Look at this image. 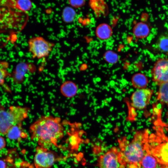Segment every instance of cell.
Instances as JSON below:
<instances>
[{
    "label": "cell",
    "instance_id": "cell-12",
    "mask_svg": "<svg viewBox=\"0 0 168 168\" xmlns=\"http://www.w3.org/2000/svg\"><path fill=\"white\" fill-rule=\"evenodd\" d=\"M7 5L23 12H27L31 8L32 4L29 0H18L7 1Z\"/></svg>",
    "mask_w": 168,
    "mask_h": 168
},
{
    "label": "cell",
    "instance_id": "cell-20",
    "mask_svg": "<svg viewBox=\"0 0 168 168\" xmlns=\"http://www.w3.org/2000/svg\"><path fill=\"white\" fill-rule=\"evenodd\" d=\"M156 46L161 52L168 54V35H161L157 42Z\"/></svg>",
    "mask_w": 168,
    "mask_h": 168
},
{
    "label": "cell",
    "instance_id": "cell-10",
    "mask_svg": "<svg viewBox=\"0 0 168 168\" xmlns=\"http://www.w3.org/2000/svg\"><path fill=\"white\" fill-rule=\"evenodd\" d=\"M22 123L13 126L8 130L6 135L11 140H18L21 138H25L27 136L24 132Z\"/></svg>",
    "mask_w": 168,
    "mask_h": 168
},
{
    "label": "cell",
    "instance_id": "cell-26",
    "mask_svg": "<svg viewBox=\"0 0 168 168\" xmlns=\"http://www.w3.org/2000/svg\"><path fill=\"white\" fill-rule=\"evenodd\" d=\"M167 168V167H165V168Z\"/></svg>",
    "mask_w": 168,
    "mask_h": 168
},
{
    "label": "cell",
    "instance_id": "cell-22",
    "mask_svg": "<svg viewBox=\"0 0 168 168\" xmlns=\"http://www.w3.org/2000/svg\"><path fill=\"white\" fill-rule=\"evenodd\" d=\"M103 58L107 62L111 64L116 63L119 59V56L116 53L110 50L106 51L104 53Z\"/></svg>",
    "mask_w": 168,
    "mask_h": 168
},
{
    "label": "cell",
    "instance_id": "cell-4",
    "mask_svg": "<svg viewBox=\"0 0 168 168\" xmlns=\"http://www.w3.org/2000/svg\"><path fill=\"white\" fill-rule=\"evenodd\" d=\"M30 109L19 106H11L7 109L0 106V134L6 135L12 126L22 123L28 116Z\"/></svg>",
    "mask_w": 168,
    "mask_h": 168
},
{
    "label": "cell",
    "instance_id": "cell-24",
    "mask_svg": "<svg viewBox=\"0 0 168 168\" xmlns=\"http://www.w3.org/2000/svg\"><path fill=\"white\" fill-rule=\"evenodd\" d=\"M6 146V142L4 138L0 136V150L3 149Z\"/></svg>",
    "mask_w": 168,
    "mask_h": 168
},
{
    "label": "cell",
    "instance_id": "cell-8",
    "mask_svg": "<svg viewBox=\"0 0 168 168\" xmlns=\"http://www.w3.org/2000/svg\"><path fill=\"white\" fill-rule=\"evenodd\" d=\"M119 153V149L113 147L100 155L97 159L98 168H120Z\"/></svg>",
    "mask_w": 168,
    "mask_h": 168
},
{
    "label": "cell",
    "instance_id": "cell-21",
    "mask_svg": "<svg viewBox=\"0 0 168 168\" xmlns=\"http://www.w3.org/2000/svg\"><path fill=\"white\" fill-rule=\"evenodd\" d=\"M8 67L7 63L0 61V86L3 85L6 78L11 75L7 70Z\"/></svg>",
    "mask_w": 168,
    "mask_h": 168
},
{
    "label": "cell",
    "instance_id": "cell-17",
    "mask_svg": "<svg viewBox=\"0 0 168 168\" xmlns=\"http://www.w3.org/2000/svg\"><path fill=\"white\" fill-rule=\"evenodd\" d=\"M28 65L25 62H21L16 66L12 75V77L16 83H19L21 81L22 77L28 70Z\"/></svg>",
    "mask_w": 168,
    "mask_h": 168
},
{
    "label": "cell",
    "instance_id": "cell-18",
    "mask_svg": "<svg viewBox=\"0 0 168 168\" xmlns=\"http://www.w3.org/2000/svg\"><path fill=\"white\" fill-rule=\"evenodd\" d=\"M76 16V12L74 8L70 6H66L63 9L62 17L63 21L67 23L73 22Z\"/></svg>",
    "mask_w": 168,
    "mask_h": 168
},
{
    "label": "cell",
    "instance_id": "cell-2",
    "mask_svg": "<svg viewBox=\"0 0 168 168\" xmlns=\"http://www.w3.org/2000/svg\"><path fill=\"white\" fill-rule=\"evenodd\" d=\"M61 122L59 117L41 116L30 126L31 139L44 148L57 146L58 141L64 136V128Z\"/></svg>",
    "mask_w": 168,
    "mask_h": 168
},
{
    "label": "cell",
    "instance_id": "cell-13",
    "mask_svg": "<svg viewBox=\"0 0 168 168\" xmlns=\"http://www.w3.org/2000/svg\"><path fill=\"white\" fill-rule=\"evenodd\" d=\"M150 31V29L148 25L143 22L137 23L133 29L134 35L138 39L146 38L149 34Z\"/></svg>",
    "mask_w": 168,
    "mask_h": 168
},
{
    "label": "cell",
    "instance_id": "cell-23",
    "mask_svg": "<svg viewBox=\"0 0 168 168\" xmlns=\"http://www.w3.org/2000/svg\"><path fill=\"white\" fill-rule=\"evenodd\" d=\"M85 3L84 0H70L68 1V4L73 8L81 7L84 5Z\"/></svg>",
    "mask_w": 168,
    "mask_h": 168
},
{
    "label": "cell",
    "instance_id": "cell-3",
    "mask_svg": "<svg viewBox=\"0 0 168 168\" xmlns=\"http://www.w3.org/2000/svg\"><path fill=\"white\" fill-rule=\"evenodd\" d=\"M146 150L161 166L168 168V137L162 129L159 128L149 135Z\"/></svg>",
    "mask_w": 168,
    "mask_h": 168
},
{
    "label": "cell",
    "instance_id": "cell-7",
    "mask_svg": "<svg viewBox=\"0 0 168 168\" xmlns=\"http://www.w3.org/2000/svg\"><path fill=\"white\" fill-rule=\"evenodd\" d=\"M153 81L158 86L168 82V58L158 59L152 69Z\"/></svg>",
    "mask_w": 168,
    "mask_h": 168
},
{
    "label": "cell",
    "instance_id": "cell-19",
    "mask_svg": "<svg viewBox=\"0 0 168 168\" xmlns=\"http://www.w3.org/2000/svg\"><path fill=\"white\" fill-rule=\"evenodd\" d=\"M159 86L157 100L162 104L168 105V82Z\"/></svg>",
    "mask_w": 168,
    "mask_h": 168
},
{
    "label": "cell",
    "instance_id": "cell-6",
    "mask_svg": "<svg viewBox=\"0 0 168 168\" xmlns=\"http://www.w3.org/2000/svg\"><path fill=\"white\" fill-rule=\"evenodd\" d=\"M58 157L54 152L39 146L36 148L34 158V166L35 168H49L58 159Z\"/></svg>",
    "mask_w": 168,
    "mask_h": 168
},
{
    "label": "cell",
    "instance_id": "cell-1",
    "mask_svg": "<svg viewBox=\"0 0 168 168\" xmlns=\"http://www.w3.org/2000/svg\"><path fill=\"white\" fill-rule=\"evenodd\" d=\"M149 135L148 130L144 129L136 132L131 141L126 137L118 140L120 168H141Z\"/></svg>",
    "mask_w": 168,
    "mask_h": 168
},
{
    "label": "cell",
    "instance_id": "cell-27",
    "mask_svg": "<svg viewBox=\"0 0 168 168\" xmlns=\"http://www.w3.org/2000/svg\"></svg>",
    "mask_w": 168,
    "mask_h": 168
},
{
    "label": "cell",
    "instance_id": "cell-11",
    "mask_svg": "<svg viewBox=\"0 0 168 168\" xmlns=\"http://www.w3.org/2000/svg\"><path fill=\"white\" fill-rule=\"evenodd\" d=\"M113 33L111 26L106 23H102L99 25L96 30L97 37L100 39L105 40L109 39Z\"/></svg>",
    "mask_w": 168,
    "mask_h": 168
},
{
    "label": "cell",
    "instance_id": "cell-16",
    "mask_svg": "<svg viewBox=\"0 0 168 168\" xmlns=\"http://www.w3.org/2000/svg\"><path fill=\"white\" fill-rule=\"evenodd\" d=\"M61 91L63 95L71 98L75 96L77 93V88L73 82L68 81L64 82L61 87Z\"/></svg>",
    "mask_w": 168,
    "mask_h": 168
},
{
    "label": "cell",
    "instance_id": "cell-25",
    "mask_svg": "<svg viewBox=\"0 0 168 168\" xmlns=\"http://www.w3.org/2000/svg\"><path fill=\"white\" fill-rule=\"evenodd\" d=\"M0 168H7L6 161L4 160L0 159Z\"/></svg>",
    "mask_w": 168,
    "mask_h": 168
},
{
    "label": "cell",
    "instance_id": "cell-15",
    "mask_svg": "<svg viewBox=\"0 0 168 168\" xmlns=\"http://www.w3.org/2000/svg\"><path fill=\"white\" fill-rule=\"evenodd\" d=\"M160 165L156 158L146 150L141 161V168H158Z\"/></svg>",
    "mask_w": 168,
    "mask_h": 168
},
{
    "label": "cell",
    "instance_id": "cell-9",
    "mask_svg": "<svg viewBox=\"0 0 168 168\" xmlns=\"http://www.w3.org/2000/svg\"><path fill=\"white\" fill-rule=\"evenodd\" d=\"M153 93V91L148 88L139 89L136 90L131 96L132 105L138 110L144 109L149 103Z\"/></svg>",
    "mask_w": 168,
    "mask_h": 168
},
{
    "label": "cell",
    "instance_id": "cell-14",
    "mask_svg": "<svg viewBox=\"0 0 168 168\" xmlns=\"http://www.w3.org/2000/svg\"><path fill=\"white\" fill-rule=\"evenodd\" d=\"M148 81L147 77L142 73H137L133 75L132 78V83L135 88L139 89L146 88Z\"/></svg>",
    "mask_w": 168,
    "mask_h": 168
},
{
    "label": "cell",
    "instance_id": "cell-5",
    "mask_svg": "<svg viewBox=\"0 0 168 168\" xmlns=\"http://www.w3.org/2000/svg\"><path fill=\"white\" fill-rule=\"evenodd\" d=\"M29 51L33 58L41 59L48 57L55 44L41 36L34 37L28 40Z\"/></svg>",
    "mask_w": 168,
    "mask_h": 168
}]
</instances>
